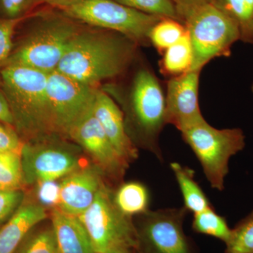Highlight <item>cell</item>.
Wrapping results in <instances>:
<instances>
[{
    "mask_svg": "<svg viewBox=\"0 0 253 253\" xmlns=\"http://www.w3.org/2000/svg\"><path fill=\"white\" fill-rule=\"evenodd\" d=\"M139 44L117 32L82 27L56 71L89 85L124 76L136 58Z\"/></svg>",
    "mask_w": 253,
    "mask_h": 253,
    "instance_id": "cell-1",
    "label": "cell"
},
{
    "mask_svg": "<svg viewBox=\"0 0 253 253\" xmlns=\"http://www.w3.org/2000/svg\"><path fill=\"white\" fill-rule=\"evenodd\" d=\"M111 94L122 103L126 114V126L130 125L128 132L132 140L163 159L159 137L167 125L166 87L152 68L146 63L139 65L131 76L126 89L111 86Z\"/></svg>",
    "mask_w": 253,
    "mask_h": 253,
    "instance_id": "cell-2",
    "label": "cell"
},
{
    "mask_svg": "<svg viewBox=\"0 0 253 253\" xmlns=\"http://www.w3.org/2000/svg\"><path fill=\"white\" fill-rule=\"evenodd\" d=\"M48 74L17 65H6L0 70L1 91L11 110L15 130L24 142L53 135L46 91Z\"/></svg>",
    "mask_w": 253,
    "mask_h": 253,
    "instance_id": "cell-3",
    "label": "cell"
},
{
    "mask_svg": "<svg viewBox=\"0 0 253 253\" xmlns=\"http://www.w3.org/2000/svg\"><path fill=\"white\" fill-rule=\"evenodd\" d=\"M82 27L78 21L63 13L42 16L12 50L5 66L17 65L46 73L56 71L70 43Z\"/></svg>",
    "mask_w": 253,
    "mask_h": 253,
    "instance_id": "cell-4",
    "label": "cell"
},
{
    "mask_svg": "<svg viewBox=\"0 0 253 253\" xmlns=\"http://www.w3.org/2000/svg\"><path fill=\"white\" fill-rule=\"evenodd\" d=\"M192 46V70H201L213 59L230 56L241 40L235 23L213 3L185 10L179 14Z\"/></svg>",
    "mask_w": 253,
    "mask_h": 253,
    "instance_id": "cell-5",
    "label": "cell"
},
{
    "mask_svg": "<svg viewBox=\"0 0 253 253\" xmlns=\"http://www.w3.org/2000/svg\"><path fill=\"white\" fill-rule=\"evenodd\" d=\"M181 133L199 159L211 186L223 191L231 158L246 146L244 131L240 128L217 129L204 118Z\"/></svg>",
    "mask_w": 253,
    "mask_h": 253,
    "instance_id": "cell-6",
    "label": "cell"
},
{
    "mask_svg": "<svg viewBox=\"0 0 253 253\" xmlns=\"http://www.w3.org/2000/svg\"><path fill=\"white\" fill-rule=\"evenodd\" d=\"M60 10L78 22L117 32L139 45L150 44V31L162 18L144 14L115 0H86Z\"/></svg>",
    "mask_w": 253,
    "mask_h": 253,
    "instance_id": "cell-7",
    "label": "cell"
},
{
    "mask_svg": "<svg viewBox=\"0 0 253 253\" xmlns=\"http://www.w3.org/2000/svg\"><path fill=\"white\" fill-rule=\"evenodd\" d=\"M110 191L105 184L101 186L94 202L78 218L89 234L95 253L123 247L137 251L136 226L116 207Z\"/></svg>",
    "mask_w": 253,
    "mask_h": 253,
    "instance_id": "cell-8",
    "label": "cell"
},
{
    "mask_svg": "<svg viewBox=\"0 0 253 253\" xmlns=\"http://www.w3.org/2000/svg\"><path fill=\"white\" fill-rule=\"evenodd\" d=\"M99 88L57 71L48 74L46 91L53 135L69 139L73 128L92 113Z\"/></svg>",
    "mask_w": 253,
    "mask_h": 253,
    "instance_id": "cell-9",
    "label": "cell"
},
{
    "mask_svg": "<svg viewBox=\"0 0 253 253\" xmlns=\"http://www.w3.org/2000/svg\"><path fill=\"white\" fill-rule=\"evenodd\" d=\"M67 139L51 135L26 141L21 151L25 185L57 181L80 168V158Z\"/></svg>",
    "mask_w": 253,
    "mask_h": 253,
    "instance_id": "cell-10",
    "label": "cell"
},
{
    "mask_svg": "<svg viewBox=\"0 0 253 253\" xmlns=\"http://www.w3.org/2000/svg\"><path fill=\"white\" fill-rule=\"evenodd\" d=\"M185 208L148 211L137 232L141 253H191L183 231Z\"/></svg>",
    "mask_w": 253,
    "mask_h": 253,
    "instance_id": "cell-11",
    "label": "cell"
},
{
    "mask_svg": "<svg viewBox=\"0 0 253 253\" xmlns=\"http://www.w3.org/2000/svg\"><path fill=\"white\" fill-rule=\"evenodd\" d=\"M69 139L90 156L103 174L115 181L122 179L129 164L113 147L93 111L73 128Z\"/></svg>",
    "mask_w": 253,
    "mask_h": 253,
    "instance_id": "cell-12",
    "label": "cell"
},
{
    "mask_svg": "<svg viewBox=\"0 0 253 253\" xmlns=\"http://www.w3.org/2000/svg\"><path fill=\"white\" fill-rule=\"evenodd\" d=\"M201 70H192L166 81V119L179 131L204 119L199 106Z\"/></svg>",
    "mask_w": 253,
    "mask_h": 253,
    "instance_id": "cell-13",
    "label": "cell"
},
{
    "mask_svg": "<svg viewBox=\"0 0 253 253\" xmlns=\"http://www.w3.org/2000/svg\"><path fill=\"white\" fill-rule=\"evenodd\" d=\"M103 173L95 167L80 168L63 178L60 183L58 209L78 216L89 208L104 183Z\"/></svg>",
    "mask_w": 253,
    "mask_h": 253,
    "instance_id": "cell-14",
    "label": "cell"
},
{
    "mask_svg": "<svg viewBox=\"0 0 253 253\" xmlns=\"http://www.w3.org/2000/svg\"><path fill=\"white\" fill-rule=\"evenodd\" d=\"M93 115L118 154L129 164L138 157V151L126 131L124 114L112 96L100 89L96 92Z\"/></svg>",
    "mask_w": 253,
    "mask_h": 253,
    "instance_id": "cell-15",
    "label": "cell"
},
{
    "mask_svg": "<svg viewBox=\"0 0 253 253\" xmlns=\"http://www.w3.org/2000/svg\"><path fill=\"white\" fill-rule=\"evenodd\" d=\"M47 217L45 208L39 204L19 207L0 227V253H14L28 233Z\"/></svg>",
    "mask_w": 253,
    "mask_h": 253,
    "instance_id": "cell-16",
    "label": "cell"
},
{
    "mask_svg": "<svg viewBox=\"0 0 253 253\" xmlns=\"http://www.w3.org/2000/svg\"><path fill=\"white\" fill-rule=\"evenodd\" d=\"M51 220L58 253H95L89 234L78 217L54 208Z\"/></svg>",
    "mask_w": 253,
    "mask_h": 253,
    "instance_id": "cell-17",
    "label": "cell"
},
{
    "mask_svg": "<svg viewBox=\"0 0 253 253\" xmlns=\"http://www.w3.org/2000/svg\"><path fill=\"white\" fill-rule=\"evenodd\" d=\"M170 168L180 188L186 211L195 214L212 208L207 196L195 181L193 169L175 162L171 163Z\"/></svg>",
    "mask_w": 253,
    "mask_h": 253,
    "instance_id": "cell-18",
    "label": "cell"
},
{
    "mask_svg": "<svg viewBox=\"0 0 253 253\" xmlns=\"http://www.w3.org/2000/svg\"><path fill=\"white\" fill-rule=\"evenodd\" d=\"M194 62L192 46L187 33L182 38L163 51L160 60V71L166 78L181 76L192 69Z\"/></svg>",
    "mask_w": 253,
    "mask_h": 253,
    "instance_id": "cell-19",
    "label": "cell"
},
{
    "mask_svg": "<svg viewBox=\"0 0 253 253\" xmlns=\"http://www.w3.org/2000/svg\"><path fill=\"white\" fill-rule=\"evenodd\" d=\"M113 201L118 210L126 217L131 218L149 211V191L146 186L138 181L122 184L113 196Z\"/></svg>",
    "mask_w": 253,
    "mask_h": 253,
    "instance_id": "cell-20",
    "label": "cell"
},
{
    "mask_svg": "<svg viewBox=\"0 0 253 253\" xmlns=\"http://www.w3.org/2000/svg\"><path fill=\"white\" fill-rule=\"evenodd\" d=\"M212 3L236 23L240 41L253 44V0H213Z\"/></svg>",
    "mask_w": 253,
    "mask_h": 253,
    "instance_id": "cell-21",
    "label": "cell"
},
{
    "mask_svg": "<svg viewBox=\"0 0 253 253\" xmlns=\"http://www.w3.org/2000/svg\"><path fill=\"white\" fill-rule=\"evenodd\" d=\"M187 33L184 25L173 18H162L150 31V44L162 54L169 46L180 41Z\"/></svg>",
    "mask_w": 253,
    "mask_h": 253,
    "instance_id": "cell-22",
    "label": "cell"
},
{
    "mask_svg": "<svg viewBox=\"0 0 253 253\" xmlns=\"http://www.w3.org/2000/svg\"><path fill=\"white\" fill-rule=\"evenodd\" d=\"M192 228L196 233L212 236L224 244L230 239L232 231L225 218L214 212L212 208L195 214Z\"/></svg>",
    "mask_w": 253,
    "mask_h": 253,
    "instance_id": "cell-23",
    "label": "cell"
},
{
    "mask_svg": "<svg viewBox=\"0 0 253 253\" xmlns=\"http://www.w3.org/2000/svg\"><path fill=\"white\" fill-rule=\"evenodd\" d=\"M34 228L23 239L14 253H57L56 236L52 225L38 229Z\"/></svg>",
    "mask_w": 253,
    "mask_h": 253,
    "instance_id": "cell-24",
    "label": "cell"
},
{
    "mask_svg": "<svg viewBox=\"0 0 253 253\" xmlns=\"http://www.w3.org/2000/svg\"><path fill=\"white\" fill-rule=\"evenodd\" d=\"M24 185L21 155L0 154V190H21Z\"/></svg>",
    "mask_w": 253,
    "mask_h": 253,
    "instance_id": "cell-25",
    "label": "cell"
},
{
    "mask_svg": "<svg viewBox=\"0 0 253 253\" xmlns=\"http://www.w3.org/2000/svg\"><path fill=\"white\" fill-rule=\"evenodd\" d=\"M225 253H253V211L232 229Z\"/></svg>",
    "mask_w": 253,
    "mask_h": 253,
    "instance_id": "cell-26",
    "label": "cell"
},
{
    "mask_svg": "<svg viewBox=\"0 0 253 253\" xmlns=\"http://www.w3.org/2000/svg\"><path fill=\"white\" fill-rule=\"evenodd\" d=\"M125 6L144 14L160 18H169L179 21L174 0H115Z\"/></svg>",
    "mask_w": 253,
    "mask_h": 253,
    "instance_id": "cell-27",
    "label": "cell"
},
{
    "mask_svg": "<svg viewBox=\"0 0 253 253\" xmlns=\"http://www.w3.org/2000/svg\"><path fill=\"white\" fill-rule=\"evenodd\" d=\"M25 18L1 19L0 18V70L8 60L13 50V37L15 30Z\"/></svg>",
    "mask_w": 253,
    "mask_h": 253,
    "instance_id": "cell-28",
    "label": "cell"
},
{
    "mask_svg": "<svg viewBox=\"0 0 253 253\" xmlns=\"http://www.w3.org/2000/svg\"><path fill=\"white\" fill-rule=\"evenodd\" d=\"M36 4L38 0H0V18H26V15Z\"/></svg>",
    "mask_w": 253,
    "mask_h": 253,
    "instance_id": "cell-29",
    "label": "cell"
},
{
    "mask_svg": "<svg viewBox=\"0 0 253 253\" xmlns=\"http://www.w3.org/2000/svg\"><path fill=\"white\" fill-rule=\"evenodd\" d=\"M23 198L22 190H0V224L9 220L19 208Z\"/></svg>",
    "mask_w": 253,
    "mask_h": 253,
    "instance_id": "cell-30",
    "label": "cell"
},
{
    "mask_svg": "<svg viewBox=\"0 0 253 253\" xmlns=\"http://www.w3.org/2000/svg\"><path fill=\"white\" fill-rule=\"evenodd\" d=\"M24 143L13 126L0 122V154L21 155Z\"/></svg>",
    "mask_w": 253,
    "mask_h": 253,
    "instance_id": "cell-31",
    "label": "cell"
},
{
    "mask_svg": "<svg viewBox=\"0 0 253 253\" xmlns=\"http://www.w3.org/2000/svg\"><path fill=\"white\" fill-rule=\"evenodd\" d=\"M37 185V196L39 204L44 208L57 207L59 198L60 184L56 181H43Z\"/></svg>",
    "mask_w": 253,
    "mask_h": 253,
    "instance_id": "cell-32",
    "label": "cell"
},
{
    "mask_svg": "<svg viewBox=\"0 0 253 253\" xmlns=\"http://www.w3.org/2000/svg\"><path fill=\"white\" fill-rule=\"evenodd\" d=\"M0 122L14 127V119L9 104L2 91H0Z\"/></svg>",
    "mask_w": 253,
    "mask_h": 253,
    "instance_id": "cell-33",
    "label": "cell"
},
{
    "mask_svg": "<svg viewBox=\"0 0 253 253\" xmlns=\"http://www.w3.org/2000/svg\"><path fill=\"white\" fill-rule=\"evenodd\" d=\"M212 1L213 0H174L177 9L178 14L185 10L191 9L196 6L212 3Z\"/></svg>",
    "mask_w": 253,
    "mask_h": 253,
    "instance_id": "cell-34",
    "label": "cell"
},
{
    "mask_svg": "<svg viewBox=\"0 0 253 253\" xmlns=\"http://www.w3.org/2000/svg\"><path fill=\"white\" fill-rule=\"evenodd\" d=\"M86 0H38V4H46L59 9L78 4Z\"/></svg>",
    "mask_w": 253,
    "mask_h": 253,
    "instance_id": "cell-35",
    "label": "cell"
},
{
    "mask_svg": "<svg viewBox=\"0 0 253 253\" xmlns=\"http://www.w3.org/2000/svg\"><path fill=\"white\" fill-rule=\"evenodd\" d=\"M136 250L130 249V248H117L106 251L101 253H135Z\"/></svg>",
    "mask_w": 253,
    "mask_h": 253,
    "instance_id": "cell-36",
    "label": "cell"
},
{
    "mask_svg": "<svg viewBox=\"0 0 253 253\" xmlns=\"http://www.w3.org/2000/svg\"><path fill=\"white\" fill-rule=\"evenodd\" d=\"M251 90H252L253 93V84L252 87H251Z\"/></svg>",
    "mask_w": 253,
    "mask_h": 253,
    "instance_id": "cell-37",
    "label": "cell"
},
{
    "mask_svg": "<svg viewBox=\"0 0 253 253\" xmlns=\"http://www.w3.org/2000/svg\"><path fill=\"white\" fill-rule=\"evenodd\" d=\"M58 253V251H57V253Z\"/></svg>",
    "mask_w": 253,
    "mask_h": 253,
    "instance_id": "cell-38",
    "label": "cell"
},
{
    "mask_svg": "<svg viewBox=\"0 0 253 253\" xmlns=\"http://www.w3.org/2000/svg\"><path fill=\"white\" fill-rule=\"evenodd\" d=\"M0 227H1V226H0Z\"/></svg>",
    "mask_w": 253,
    "mask_h": 253,
    "instance_id": "cell-39",
    "label": "cell"
}]
</instances>
